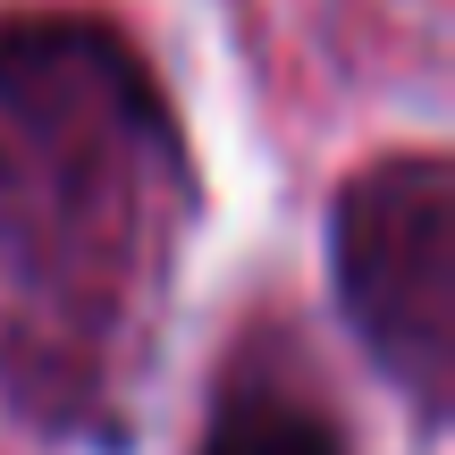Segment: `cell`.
Returning a JSON list of instances; mask_svg holds the SVG:
<instances>
[{"label": "cell", "instance_id": "cell-3", "mask_svg": "<svg viewBox=\"0 0 455 455\" xmlns=\"http://www.w3.org/2000/svg\"><path fill=\"white\" fill-rule=\"evenodd\" d=\"M195 455H346V430L329 405H312L287 371L270 363H236L220 379V405L203 422Z\"/></svg>", "mask_w": 455, "mask_h": 455}, {"label": "cell", "instance_id": "cell-2", "mask_svg": "<svg viewBox=\"0 0 455 455\" xmlns=\"http://www.w3.org/2000/svg\"><path fill=\"white\" fill-rule=\"evenodd\" d=\"M455 228H447V169L430 152L379 161L338 195V295L379 363L413 388L422 422H439L447 388V304H455Z\"/></svg>", "mask_w": 455, "mask_h": 455}, {"label": "cell", "instance_id": "cell-1", "mask_svg": "<svg viewBox=\"0 0 455 455\" xmlns=\"http://www.w3.org/2000/svg\"><path fill=\"white\" fill-rule=\"evenodd\" d=\"M178 144L93 26H0V346L43 363V413L110 379V346L152 312Z\"/></svg>", "mask_w": 455, "mask_h": 455}]
</instances>
